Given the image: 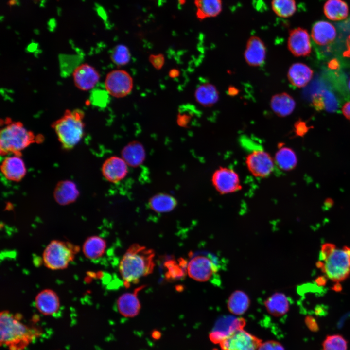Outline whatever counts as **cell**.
Returning a JSON list of instances; mask_svg holds the SVG:
<instances>
[{
  "instance_id": "30bf717a",
  "label": "cell",
  "mask_w": 350,
  "mask_h": 350,
  "mask_svg": "<svg viewBox=\"0 0 350 350\" xmlns=\"http://www.w3.org/2000/svg\"><path fill=\"white\" fill-rule=\"evenodd\" d=\"M105 86L109 95L116 98L123 97L131 92L133 80L130 74L126 71L115 70L107 74Z\"/></svg>"
},
{
  "instance_id": "8d00e7d4",
  "label": "cell",
  "mask_w": 350,
  "mask_h": 350,
  "mask_svg": "<svg viewBox=\"0 0 350 350\" xmlns=\"http://www.w3.org/2000/svg\"><path fill=\"white\" fill-rule=\"evenodd\" d=\"M110 57L113 63L117 65L122 66L129 62L130 59V53L126 46L120 44L114 48Z\"/></svg>"
},
{
  "instance_id": "f546056e",
  "label": "cell",
  "mask_w": 350,
  "mask_h": 350,
  "mask_svg": "<svg viewBox=\"0 0 350 350\" xmlns=\"http://www.w3.org/2000/svg\"><path fill=\"white\" fill-rule=\"evenodd\" d=\"M323 11L328 19L337 21L344 19L348 17L349 7L342 0H328L324 5Z\"/></svg>"
},
{
  "instance_id": "5b68a950",
  "label": "cell",
  "mask_w": 350,
  "mask_h": 350,
  "mask_svg": "<svg viewBox=\"0 0 350 350\" xmlns=\"http://www.w3.org/2000/svg\"><path fill=\"white\" fill-rule=\"evenodd\" d=\"M241 143L247 151L245 163L249 171L258 177L269 175L275 168V162L269 154L258 144L244 137Z\"/></svg>"
},
{
  "instance_id": "7bdbcfd3",
  "label": "cell",
  "mask_w": 350,
  "mask_h": 350,
  "mask_svg": "<svg viewBox=\"0 0 350 350\" xmlns=\"http://www.w3.org/2000/svg\"><path fill=\"white\" fill-rule=\"evenodd\" d=\"M347 49L343 52V56L350 58V35L346 40Z\"/></svg>"
},
{
  "instance_id": "8fae6325",
  "label": "cell",
  "mask_w": 350,
  "mask_h": 350,
  "mask_svg": "<svg viewBox=\"0 0 350 350\" xmlns=\"http://www.w3.org/2000/svg\"><path fill=\"white\" fill-rule=\"evenodd\" d=\"M245 320L240 317L225 316L215 323L209 334L210 340L214 344H219L222 340L236 331L244 328Z\"/></svg>"
},
{
  "instance_id": "83f0119b",
  "label": "cell",
  "mask_w": 350,
  "mask_h": 350,
  "mask_svg": "<svg viewBox=\"0 0 350 350\" xmlns=\"http://www.w3.org/2000/svg\"><path fill=\"white\" fill-rule=\"evenodd\" d=\"M312 105L317 111L325 110L333 112L338 107V103L333 93L323 90L315 94L312 97Z\"/></svg>"
},
{
  "instance_id": "74e56055",
  "label": "cell",
  "mask_w": 350,
  "mask_h": 350,
  "mask_svg": "<svg viewBox=\"0 0 350 350\" xmlns=\"http://www.w3.org/2000/svg\"><path fill=\"white\" fill-rule=\"evenodd\" d=\"M258 350H285V349L279 342L275 340H268L262 342Z\"/></svg>"
},
{
  "instance_id": "836d02e7",
  "label": "cell",
  "mask_w": 350,
  "mask_h": 350,
  "mask_svg": "<svg viewBox=\"0 0 350 350\" xmlns=\"http://www.w3.org/2000/svg\"><path fill=\"white\" fill-rule=\"evenodd\" d=\"M151 209L158 212H166L173 210L176 201L172 196L159 194L153 196L149 202Z\"/></svg>"
},
{
  "instance_id": "ee69618b",
  "label": "cell",
  "mask_w": 350,
  "mask_h": 350,
  "mask_svg": "<svg viewBox=\"0 0 350 350\" xmlns=\"http://www.w3.org/2000/svg\"><path fill=\"white\" fill-rule=\"evenodd\" d=\"M315 282L319 286H323L327 282V278L324 276H320L316 279Z\"/></svg>"
},
{
  "instance_id": "bcb514c9",
  "label": "cell",
  "mask_w": 350,
  "mask_h": 350,
  "mask_svg": "<svg viewBox=\"0 0 350 350\" xmlns=\"http://www.w3.org/2000/svg\"><path fill=\"white\" fill-rule=\"evenodd\" d=\"M333 204V200L331 198H327L324 202V206L327 209L330 208Z\"/></svg>"
},
{
  "instance_id": "4fadbf2b",
  "label": "cell",
  "mask_w": 350,
  "mask_h": 350,
  "mask_svg": "<svg viewBox=\"0 0 350 350\" xmlns=\"http://www.w3.org/2000/svg\"><path fill=\"white\" fill-rule=\"evenodd\" d=\"M288 48L295 56H306L311 52L310 36L307 30L298 27L289 32L287 41Z\"/></svg>"
},
{
  "instance_id": "f6af8a7d",
  "label": "cell",
  "mask_w": 350,
  "mask_h": 350,
  "mask_svg": "<svg viewBox=\"0 0 350 350\" xmlns=\"http://www.w3.org/2000/svg\"><path fill=\"white\" fill-rule=\"evenodd\" d=\"M228 93L230 96H235L238 93V90L234 87H229L228 89Z\"/></svg>"
},
{
  "instance_id": "ac0fdd59",
  "label": "cell",
  "mask_w": 350,
  "mask_h": 350,
  "mask_svg": "<svg viewBox=\"0 0 350 350\" xmlns=\"http://www.w3.org/2000/svg\"><path fill=\"white\" fill-rule=\"evenodd\" d=\"M35 305L42 314L50 315L58 311L60 307V301L58 295L54 291L46 289L40 291L36 296Z\"/></svg>"
},
{
  "instance_id": "d6986e66",
  "label": "cell",
  "mask_w": 350,
  "mask_h": 350,
  "mask_svg": "<svg viewBox=\"0 0 350 350\" xmlns=\"http://www.w3.org/2000/svg\"><path fill=\"white\" fill-rule=\"evenodd\" d=\"M143 287V286L137 288L133 292L124 293L118 298L117 307L118 311L122 315L126 317H133L139 314L140 304L138 294Z\"/></svg>"
},
{
  "instance_id": "c3c4849f",
  "label": "cell",
  "mask_w": 350,
  "mask_h": 350,
  "mask_svg": "<svg viewBox=\"0 0 350 350\" xmlns=\"http://www.w3.org/2000/svg\"><path fill=\"white\" fill-rule=\"evenodd\" d=\"M332 289L336 292H340L342 290V286L340 283L337 282L332 287Z\"/></svg>"
},
{
  "instance_id": "60d3db41",
  "label": "cell",
  "mask_w": 350,
  "mask_h": 350,
  "mask_svg": "<svg viewBox=\"0 0 350 350\" xmlns=\"http://www.w3.org/2000/svg\"><path fill=\"white\" fill-rule=\"evenodd\" d=\"M305 323L307 327L312 331L318 330V325L315 319L312 316H307L305 319Z\"/></svg>"
},
{
  "instance_id": "484cf974",
  "label": "cell",
  "mask_w": 350,
  "mask_h": 350,
  "mask_svg": "<svg viewBox=\"0 0 350 350\" xmlns=\"http://www.w3.org/2000/svg\"><path fill=\"white\" fill-rule=\"evenodd\" d=\"M194 97L196 101L201 105L210 107L218 102L219 93L214 85L210 83H205L196 88Z\"/></svg>"
},
{
  "instance_id": "44dd1931",
  "label": "cell",
  "mask_w": 350,
  "mask_h": 350,
  "mask_svg": "<svg viewBox=\"0 0 350 350\" xmlns=\"http://www.w3.org/2000/svg\"><path fill=\"white\" fill-rule=\"evenodd\" d=\"M79 194L75 184L69 180L59 182L54 190L55 201L61 205H67L74 202Z\"/></svg>"
},
{
  "instance_id": "d4e9b609",
  "label": "cell",
  "mask_w": 350,
  "mask_h": 350,
  "mask_svg": "<svg viewBox=\"0 0 350 350\" xmlns=\"http://www.w3.org/2000/svg\"><path fill=\"white\" fill-rule=\"evenodd\" d=\"M196 15L199 20L215 18L221 13L222 0H195Z\"/></svg>"
},
{
  "instance_id": "6da1fadb",
  "label": "cell",
  "mask_w": 350,
  "mask_h": 350,
  "mask_svg": "<svg viewBox=\"0 0 350 350\" xmlns=\"http://www.w3.org/2000/svg\"><path fill=\"white\" fill-rule=\"evenodd\" d=\"M155 253L151 249L134 244L121 259L119 270L124 286L128 287L152 273L155 266Z\"/></svg>"
},
{
  "instance_id": "e575fe53",
  "label": "cell",
  "mask_w": 350,
  "mask_h": 350,
  "mask_svg": "<svg viewBox=\"0 0 350 350\" xmlns=\"http://www.w3.org/2000/svg\"><path fill=\"white\" fill-rule=\"evenodd\" d=\"M271 6L273 12L282 18L291 17L297 9L295 0H272Z\"/></svg>"
},
{
  "instance_id": "4dcf8cb0",
  "label": "cell",
  "mask_w": 350,
  "mask_h": 350,
  "mask_svg": "<svg viewBox=\"0 0 350 350\" xmlns=\"http://www.w3.org/2000/svg\"><path fill=\"white\" fill-rule=\"evenodd\" d=\"M187 262L183 259L178 261L171 258L163 263L165 277L168 280H178L187 272Z\"/></svg>"
},
{
  "instance_id": "681fc988",
  "label": "cell",
  "mask_w": 350,
  "mask_h": 350,
  "mask_svg": "<svg viewBox=\"0 0 350 350\" xmlns=\"http://www.w3.org/2000/svg\"><path fill=\"white\" fill-rule=\"evenodd\" d=\"M152 336L156 339H159L161 336V333L158 331H155L152 332Z\"/></svg>"
},
{
  "instance_id": "8992f818",
  "label": "cell",
  "mask_w": 350,
  "mask_h": 350,
  "mask_svg": "<svg viewBox=\"0 0 350 350\" xmlns=\"http://www.w3.org/2000/svg\"><path fill=\"white\" fill-rule=\"evenodd\" d=\"M77 251L75 246L67 242L52 241L43 251V261L50 269H63L73 260Z\"/></svg>"
},
{
  "instance_id": "f1b7e54d",
  "label": "cell",
  "mask_w": 350,
  "mask_h": 350,
  "mask_svg": "<svg viewBox=\"0 0 350 350\" xmlns=\"http://www.w3.org/2000/svg\"><path fill=\"white\" fill-rule=\"evenodd\" d=\"M248 296L244 291L237 290L229 296L227 307L228 311L235 315H241L248 310L250 305Z\"/></svg>"
},
{
  "instance_id": "b9f144b4",
  "label": "cell",
  "mask_w": 350,
  "mask_h": 350,
  "mask_svg": "<svg viewBox=\"0 0 350 350\" xmlns=\"http://www.w3.org/2000/svg\"><path fill=\"white\" fill-rule=\"evenodd\" d=\"M342 111L345 117L350 121V101L344 105Z\"/></svg>"
},
{
  "instance_id": "7402d4cb",
  "label": "cell",
  "mask_w": 350,
  "mask_h": 350,
  "mask_svg": "<svg viewBox=\"0 0 350 350\" xmlns=\"http://www.w3.org/2000/svg\"><path fill=\"white\" fill-rule=\"evenodd\" d=\"M313 70L302 63L293 64L289 68L287 78L291 84L297 88L304 87L311 80Z\"/></svg>"
},
{
  "instance_id": "816d5d0a",
  "label": "cell",
  "mask_w": 350,
  "mask_h": 350,
  "mask_svg": "<svg viewBox=\"0 0 350 350\" xmlns=\"http://www.w3.org/2000/svg\"><path fill=\"white\" fill-rule=\"evenodd\" d=\"M348 87H349V89H350V79H349V80Z\"/></svg>"
},
{
  "instance_id": "d590c367",
  "label": "cell",
  "mask_w": 350,
  "mask_h": 350,
  "mask_svg": "<svg viewBox=\"0 0 350 350\" xmlns=\"http://www.w3.org/2000/svg\"><path fill=\"white\" fill-rule=\"evenodd\" d=\"M322 346L323 350H347V341L339 334L328 335Z\"/></svg>"
},
{
  "instance_id": "cb8c5ba5",
  "label": "cell",
  "mask_w": 350,
  "mask_h": 350,
  "mask_svg": "<svg viewBox=\"0 0 350 350\" xmlns=\"http://www.w3.org/2000/svg\"><path fill=\"white\" fill-rule=\"evenodd\" d=\"M264 304L270 315L275 317H280L288 312L290 301L284 294L276 292L269 296L265 300Z\"/></svg>"
},
{
  "instance_id": "ab89813d",
  "label": "cell",
  "mask_w": 350,
  "mask_h": 350,
  "mask_svg": "<svg viewBox=\"0 0 350 350\" xmlns=\"http://www.w3.org/2000/svg\"><path fill=\"white\" fill-rule=\"evenodd\" d=\"M295 130L296 134L298 136H303L308 131L309 128L306 123L302 121H298L295 124Z\"/></svg>"
},
{
  "instance_id": "277c9868",
  "label": "cell",
  "mask_w": 350,
  "mask_h": 350,
  "mask_svg": "<svg viewBox=\"0 0 350 350\" xmlns=\"http://www.w3.org/2000/svg\"><path fill=\"white\" fill-rule=\"evenodd\" d=\"M84 116V112L80 109H66L60 118L52 123L51 126L64 149L73 148L82 139Z\"/></svg>"
},
{
  "instance_id": "52a82bcc",
  "label": "cell",
  "mask_w": 350,
  "mask_h": 350,
  "mask_svg": "<svg viewBox=\"0 0 350 350\" xmlns=\"http://www.w3.org/2000/svg\"><path fill=\"white\" fill-rule=\"evenodd\" d=\"M321 270L332 280L338 282L350 274V247L335 248L323 261Z\"/></svg>"
},
{
  "instance_id": "2e32d148",
  "label": "cell",
  "mask_w": 350,
  "mask_h": 350,
  "mask_svg": "<svg viewBox=\"0 0 350 350\" xmlns=\"http://www.w3.org/2000/svg\"><path fill=\"white\" fill-rule=\"evenodd\" d=\"M21 156L13 155L2 161L0 170L4 177L12 181L19 182L25 176L26 168Z\"/></svg>"
},
{
  "instance_id": "7a4b0ae2",
  "label": "cell",
  "mask_w": 350,
  "mask_h": 350,
  "mask_svg": "<svg viewBox=\"0 0 350 350\" xmlns=\"http://www.w3.org/2000/svg\"><path fill=\"white\" fill-rule=\"evenodd\" d=\"M0 345L7 346L10 350H23L41 333L38 328L23 324L7 311L0 313Z\"/></svg>"
},
{
  "instance_id": "ba28073f",
  "label": "cell",
  "mask_w": 350,
  "mask_h": 350,
  "mask_svg": "<svg viewBox=\"0 0 350 350\" xmlns=\"http://www.w3.org/2000/svg\"><path fill=\"white\" fill-rule=\"evenodd\" d=\"M219 269L214 256L209 253L191 254L187 262V272L194 280L200 282L209 281L216 275Z\"/></svg>"
},
{
  "instance_id": "ffe728a7",
  "label": "cell",
  "mask_w": 350,
  "mask_h": 350,
  "mask_svg": "<svg viewBox=\"0 0 350 350\" xmlns=\"http://www.w3.org/2000/svg\"><path fill=\"white\" fill-rule=\"evenodd\" d=\"M311 36L318 45L325 46L330 45L336 37L335 27L331 23L323 20L315 22L313 26Z\"/></svg>"
},
{
  "instance_id": "9c48e42d",
  "label": "cell",
  "mask_w": 350,
  "mask_h": 350,
  "mask_svg": "<svg viewBox=\"0 0 350 350\" xmlns=\"http://www.w3.org/2000/svg\"><path fill=\"white\" fill-rule=\"evenodd\" d=\"M262 340L245 331L239 329L219 344L221 350H258Z\"/></svg>"
},
{
  "instance_id": "7dc6e473",
  "label": "cell",
  "mask_w": 350,
  "mask_h": 350,
  "mask_svg": "<svg viewBox=\"0 0 350 350\" xmlns=\"http://www.w3.org/2000/svg\"><path fill=\"white\" fill-rule=\"evenodd\" d=\"M328 66L331 69H335L338 67V62L336 60L333 59L330 62Z\"/></svg>"
},
{
  "instance_id": "d6a6232c",
  "label": "cell",
  "mask_w": 350,
  "mask_h": 350,
  "mask_svg": "<svg viewBox=\"0 0 350 350\" xmlns=\"http://www.w3.org/2000/svg\"><path fill=\"white\" fill-rule=\"evenodd\" d=\"M275 163L280 169L285 171L293 169L297 164L295 153L290 148H280L276 153Z\"/></svg>"
},
{
  "instance_id": "e0dca14e",
  "label": "cell",
  "mask_w": 350,
  "mask_h": 350,
  "mask_svg": "<svg viewBox=\"0 0 350 350\" xmlns=\"http://www.w3.org/2000/svg\"><path fill=\"white\" fill-rule=\"evenodd\" d=\"M127 163L123 158L113 156L107 159L102 167V173L107 180L116 183L123 179L127 175Z\"/></svg>"
},
{
  "instance_id": "603a6c76",
  "label": "cell",
  "mask_w": 350,
  "mask_h": 350,
  "mask_svg": "<svg viewBox=\"0 0 350 350\" xmlns=\"http://www.w3.org/2000/svg\"><path fill=\"white\" fill-rule=\"evenodd\" d=\"M270 106L273 112L278 116L284 117L293 112L296 102L290 95L282 92L276 94L271 97Z\"/></svg>"
},
{
  "instance_id": "9a60e30c",
  "label": "cell",
  "mask_w": 350,
  "mask_h": 350,
  "mask_svg": "<svg viewBox=\"0 0 350 350\" xmlns=\"http://www.w3.org/2000/svg\"><path fill=\"white\" fill-rule=\"evenodd\" d=\"M244 56L249 66H262L265 62L266 56V48L262 40L258 36H250L246 42Z\"/></svg>"
},
{
  "instance_id": "f35d334b",
  "label": "cell",
  "mask_w": 350,
  "mask_h": 350,
  "mask_svg": "<svg viewBox=\"0 0 350 350\" xmlns=\"http://www.w3.org/2000/svg\"><path fill=\"white\" fill-rule=\"evenodd\" d=\"M335 248V245L332 244L326 243L323 245L319 255L320 261H323Z\"/></svg>"
},
{
  "instance_id": "1f68e13d",
  "label": "cell",
  "mask_w": 350,
  "mask_h": 350,
  "mask_svg": "<svg viewBox=\"0 0 350 350\" xmlns=\"http://www.w3.org/2000/svg\"><path fill=\"white\" fill-rule=\"evenodd\" d=\"M122 155V158L127 164L135 167L142 163L145 157V152L141 144L133 142L124 147Z\"/></svg>"
},
{
  "instance_id": "5bb4252c",
  "label": "cell",
  "mask_w": 350,
  "mask_h": 350,
  "mask_svg": "<svg viewBox=\"0 0 350 350\" xmlns=\"http://www.w3.org/2000/svg\"><path fill=\"white\" fill-rule=\"evenodd\" d=\"M72 76L75 86L83 91L92 89L100 78L98 71L88 63H83L77 67L73 72Z\"/></svg>"
},
{
  "instance_id": "7c38bea8",
  "label": "cell",
  "mask_w": 350,
  "mask_h": 350,
  "mask_svg": "<svg viewBox=\"0 0 350 350\" xmlns=\"http://www.w3.org/2000/svg\"><path fill=\"white\" fill-rule=\"evenodd\" d=\"M212 182L216 190L222 194L234 192L241 188L237 173L225 167L216 170L212 176Z\"/></svg>"
},
{
  "instance_id": "3957f363",
  "label": "cell",
  "mask_w": 350,
  "mask_h": 350,
  "mask_svg": "<svg viewBox=\"0 0 350 350\" xmlns=\"http://www.w3.org/2000/svg\"><path fill=\"white\" fill-rule=\"evenodd\" d=\"M7 118L0 132V151L2 156L9 154L21 156V152L34 143L43 140L42 135H35L26 129L19 121Z\"/></svg>"
},
{
  "instance_id": "f907efd6",
  "label": "cell",
  "mask_w": 350,
  "mask_h": 350,
  "mask_svg": "<svg viewBox=\"0 0 350 350\" xmlns=\"http://www.w3.org/2000/svg\"><path fill=\"white\" fill-rule=\"evenodd\" d=\"M315 313L317 315H321L324 312L323 306L319 305L316 307L315 310Z\"/></svg>"
},
{
  "instance_id": "4316f807",
  "label": "cell",
  "mask_w": 350,
  "mask_h": 350,
  "mask_svg": "<svg viewBox=\"0 0 350 350\" xmlns=\"http://www.w3.org/2000/svg\"><path fill=\"white\" fill-rule=\"evenodd\" d=\"M106 241L98 236L88 238L83 245V252L85 257L90 260H96L105 254L106 249Z\"/></svg>"
}]
</instances>
